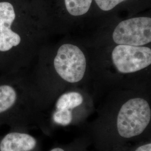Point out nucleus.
Returning a JSON list of instances; mask_svg holds the SVG:
<instances>
[{"label": "nucleus", "mask_w": 151, "mask_h": 151, "mask_svg": "<svg viewBox=\"0 0 151 151\" xmlns=\"http://www.w3.org/2000/svg\"><path fill=\"white\" fill-rule=\"evenodd\" d=\"M23 70L0 75V122L15 120L24 92Z\"/></svg>", "instance_id": "20e7f679"}, {"label": "nucleus", "mask_w": 151, "mask_h": 151, "mask_svg": "<svg viewBox=\"0 0 151 151\" xmlns=\"http://www.w3.org/2000/svg\"><path fill=\"white\" fill-rule=\"evenodd\" d=\"M50 151H65L63 150H62V148H55L54 149L50 150Z\"/></svg>", "instance_id": "ddd939ff"}, {"label": "nucleus", "mask_w": 151, "mask_h": 151, "mask_svg": "<svg viewBox=\"0 0 151 151\" xmlns=\"http://www.w3.org/2000/svg\"><path fill=\"white\" fill-rule=\"evenodd\" d=\"M83 103V97L76 92L65 93L60 96L56 103L57 110L72 109L80 106Z\"/></svg>", "instance_id": "6e6552de"}, {"label": "nucleus", "mask_w": 151, "mask_h": 151, "mask_svg": "<svg viewBox=\"0 0 151 151\" xmlns=\"http://www.w3.org/2000/svg\"><path fill=\"white\" fill-rule=\"evenodd\" d=\"M53 67L57 73L65 81L76 83L85 75L86 60L78 47L72 44L62 45L53 60Z\"/></svg>", "instance_id": "7ed1b4c3"}, {"label": "nucleus", "mask_w": 151, "mask_h": 151, "mask_svg": "<svg viewBox=\"0 0 151 151\" xmlns=\"http://www.w3.org/2000/svg\"><path fill=\"white\" fill-rule=\"evenodd\" d=\"M135 151H151V144L149 143L138 147Z\"/></svg>", "instance_id": "f8f14e48"}, {"label": "nucleus", "mask_w": 151, "mask_h": 151, "mask_svg": "<svg viewBox=\"0 0 151 151\" xmlns=\"http://www.w3.org/2000/svg\"><path fill=\"white\" fill-rule=\"evenodd\" d=\"M99 7L103 11H110L119 4L127 0H95Z\"/></svg>", "instance_id": "9b49d317"}, {"label": "nucleus", "mask_w": 151, "mask_h": 151, "mask_svg": "<svg viewBox=\"0 0 151 151\" xmlns=\"http://www.w3.org/2000/svg\"><path fill=\"white\" fill-rule=\"evenodd\" d=\"M111 58L119 72L133 73L151 65V49L142 46L119 44L114 49Z\"/></svg>", "instance_id": "423d86ee"}, {"label": "nucleus", "mask_w": 151, "mask_h": 151, "mask_svg": "<svg viewBox=\"0 0 151 151\" xmlns=\"http://www.w3.org/2000/svg\"><path fill=\"white\" fill-rule=\"evenodd\" d=\"M21 0H0V75L24 70L31 53L33 24Z\"/></svg>", "instance_id": "f257e3e1"}, {"label": "nucleus", "mask_w": 151, "mask_h": 151, "mask_svg": "<svg viewBox=\"0 0 151 151\" xmlns=\"http://www.w3.org/2000/svg\"><path fill=\"white\" fill-rule=\"evenodd\" d=\"M114 42L117 44L143 46L151 42V19L138 17L122 21L113 33Z\"/></svg>", "instance_id": "39448f33"}, {"label": "nucleus", "mask_w": 151, "mask_h": 151, "mask_svg": "<svg viewBox=\"0 0 151 151\" xmlns=\"http://www.w3.org/2000/svg\"><path fill=\"white\" fill-rule=\"evenodd\" d=\"M151 110L145 99L137 97L124 103L117 118V128L120 136L129 138L139 135L150 123Z\"/></svg>", "instance_id": "f03ea898"}, {"label": "nucleus", "mask_w": 151, "mask_h": 151, "mask_svg": "<svg viewBox=\"0 0 151 151\" xmlns=\"http://www.w3.org/2000/svg\"><path fill=\"white\" fill-rule=\"evenodd\" d=\"M53 118L54 122L61 125H67L72 120V113L69 109L57 110L54 113Z\"/></svg>", "instance_id": "9d476101"}, {"label": "nucleus", "mask_w": 151, "mask_h": 151, "mask_svg": "<svg viewBox=\"0 0 151 151\" xmlns=\"http://www.w3.org/2000/svg\"><path fill=\"white\" fill-rule=\"evenodd\" d=\"M92 0H65V5L68 13L78 16L86 14L89 10Z\"/></svg>", "instance_id": "1a4fd4ad"}, {"label": "nucleus", "mask_w": 151, "mask_h": 151, "mask_svg": "<svg viewBox=\"0 0 151 151\" xmlns=\"http://www.w3.org/2000/svg\"><path fill=\"white\" fill-rule=\"evenodd\" d=\"M37 144V140L32 135L13 131L1 139L0 151H31Z\"/></svg>", "instance_id": "0eeeda50"}]
</instances>
